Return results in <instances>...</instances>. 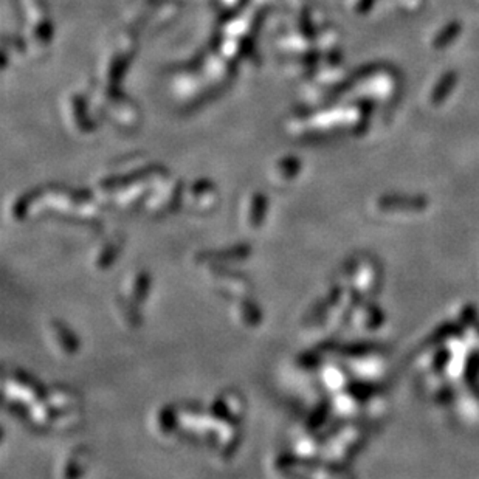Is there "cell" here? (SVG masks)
Listing matches in <instances>:
<instances>
[{"label": "cell", "instance_id": "5bb4252c", "mask_svg": "<svg viewBox=\"0 0 479 479\" xmlns=\"http://www.w3.org/2000/svg\"><path fill=\"white\" fill-rule=\"evenodd\" d=\"M90 450L84 445H78L67 450L56 467V475L62 479H73L84 476L90 465Z\"/></svg>", "mask_w": 479, "mask_h": 479}, {"label": "cell", "instance_id": "9a60e30c", "mask_svg": "<svg viewBox=\"0 0 479 479\" xmlns=\"http://www.w3.org/2000/svg\"><path fill=\"white\" fill-rule=\"evenodd\" d=\"M231 317L235 323L245 331L258 329L264 320L261 306L250 295L231 301Z\"/></svg>", "mask_w": 479, "mask_h": 479}, {"label": "cell", "instance_id": "9c48e42d", "mask_svg": "<svg viewBox=\"0 0 479 479\" xmlns=\"http://www.w3.org/2000/svg\"><path fill=\"white\" fill-rule=\"evenodd\" d=\"M45 338L50 349L62 359H72L79 352V338L61 320L51 318L45 324Z\"/></svg>", "mask_w": 479, "mask_h": 479}, {"label": "cell", "instance_id": "ac0fdd59", "mask_svg": "<svg viewBox=\"0 0 479 479\" xmlns=\"http://www.w3.org/2000/svg\"><path fill=\"white\" fill-rule=\"evenodd\" d=\"M296 465H300V456L295 453L276 452L268 459L267 467L273 476H290L294 475Z\"/></svg>", "mask_w": 479, "mask_h": 479}, {"label": "cell", "instance_id": "ba28073f", "mask_svg": "<svg viewBox=\"0 0 479 479\" xmlns=\"http://www.w3.org/2000/svg\"><path fill=\"white\" fill-rule=\"evenodd\" d=\"M220 194L216 186L208 180H197L183 190L182 207L194 214H208L218 208Z\"/></svg>", "mask_w": 479, "mask_h": 479}, {"label": "cell", "instance_id": "8992f818", "mask_svg": "<svg viewBox=\"0 0 479 479\" xmlns=\"http://www.w3.org/2000/svg\"><path fill=\"white\" fill-rule=\"evenodd\" d=\"M149 430L160 443H175L182 441L180 433L179 408L172 403H161L149 416Z\"/></svg>", "mask_w": 479, "mask_h": 479}, {"label": "cell", "instance_id": "2e32d148", "mask_svg": "<svg viewBox=\"0 0 479 479\" xmlns=\"http://www.w3.org/2000/svg\"><path fill=\"white\" fill-rule=\"evenodd\" d=\"M33 202L34 191L14 196L7 205V216L10 220L14 224H23V222L33 219Z\"/></svg>", "mask_w": 479, "mask_h": 479}, {"label": "cell", "instance_id": "e0dca14e", "mask_svg": "<svg viewBox=\"0 0 479 479\" xmlns=\"http://www.w3.org/2000/svg\"><path fill=\"white\" fill-rule=\"evenodd\" d=\"M114 312L116 318L121 321V324L127 327V329H137L142 324V313H140V307L132 305L131 301H127L125 296L116 294L114 298Z\"/></svg>", "mask_w": 479, "mask_h": 479}, {"label": "cell", "instance_id": "6da1fadb", "mask_svg": "<svg viewBox=\"0 0 479 479\" xmlns=\"http://www.w3.org/2000/svg\"><path fill=\"white\" fill-rule=\"evenodd\" d=\"M101 205L96 196L90 192L49 186L34 191L33 219L50 214L73 222H92L99 218Z\"/></svg>", "mask_w": 479, "mask_h": 479}, {"label": "cell", "instance_id": "277c9868", "mask_svg": "<svg viewBox=\"0 0 479 479\" xmlns=\"http://www.w3.org/2000/svg\"><path fill=\"white\" fill-rule=\"evenodd\" d=\"M203 276L216 294L229 298V300H236L245 295L251 294V283L248 278H245L242 273H239L235 268L229 266H203Z\"/></svg>", "mask_w": 479, "mask_h": 479}, {"label": "cell", "instance_id": "7a4b0ae2", "mask_svg": "<svg viewBox=\"0 0 479 479\" xmlns=\"http://www.w3.org/2000/svg\"><path fill=\"white\" fill-rule=\"evenodd\" d=\"M45 394V387L31 374L13 367L3 376V396L10 410L22 417Z\"/></svg>", "mask_w": 479, "mask_h": 479}, {"label": "cell", "instance_id": "8fae6325", "mask_svg": "<svg viewBox=\"0 0 479 479\" xmlns=\"http://www.w3.org/2000/svg\"><path fill=\"white\" fill-rule=\"evenodd\" d=\"M122 248H125V237L120 233L103 237L90 251L89 266L99 273L110 270V267H114L118 261Z\"/></svg>", "mask_w": 479, "mask_h": 479}, {"label": "cell", "instance_id": "4fadbf2b", "mask_svg": "<svg viewBox=\"0 0 479 479\" xmlns=\"http://www.w3.org/2000/svg\"><path fill=\"white\" fill-rule=\"evenodd\" d=\"M251 255V247L248 244H237L231 245V247H225L220 250H208L197 253L194 256V264L197 267L216 264V266H229L239 264L248 259Z\"/></svg>", "mask_w": 479, "mask_h": 479}, {"label": "cell", "instance_id": "7c38bea8", "mask_svg": "<svg viewBox=\"0 0 479 479\" xmlns=\"http://www.w3.org/2000/svg\"><path fill=\"white\" fill-rule=\"evenodd\" d=\"M151 287H153V279L149 272L144 268H132L121 279V285L118 294L131 301L137 307H142L148 301Z\"/></svg>", "mask_w": 479, "mask_h": 479}, {"label": "cell", "instance_id": "3957f363", "mask_svg": "<svg viewBox=\"0 0 479 479\" xmlns=\"http://www.w3.org/2000/svg\"><path fill=\"white\" fill-rule=\"evenodd\" d=\"M45 400L51 411L50 431L72 430L83 420L81 399L73 389L64 385H51L45 389Z\"/></svg>", "mask_w": 479, "mask_h": 479}, {"label": "cell", "instance_id": "52a82bcc", "mask_svg": "<svg viewBox=\"0 0 479 479\" xmlns=\"http://www.w3.org/2000/svg\"><path fill=\"white\" fill-rule=\"evenodd\" d=\"M208 411L216 417L224 419L226 422L241 425L244 420L247 405H245L244 396L236 389H222L216 393L208 403Z\"/></svg>", "mask_w": 479, "mask_h": 479}, {"label": "cell", "instance_id": "5b68a950", "mask_svg": "<svg viewBox=\"0 0 479 479\" xmlns=\"http://www.w3.org/2000/svg\"><path fill=\"white\" fill-rule=\"evenodd\" d=\"M183 203V188L177 182L161 180L160 185H155L153 191L146 198L142 213L153 219L166 218L182 207Z\"/></svg>", "mask_w": 479, "mask_h": 479}, {"label": "cell", "instance_id": "30bf717a", "mask_svg": "<svg viewBox=\"0 0 479 479\" xmlns=\"http://www.w3.org/2000/svg\"><path fill=\"white\" fill-rule=\"evenodd\" d=\"M268 213V198L261 191L247 192L241 200L239 218L245 230L258 231L262 229Z\"/></svg>", "mask_w": 479, "mask_h": 479}]
</instances>
